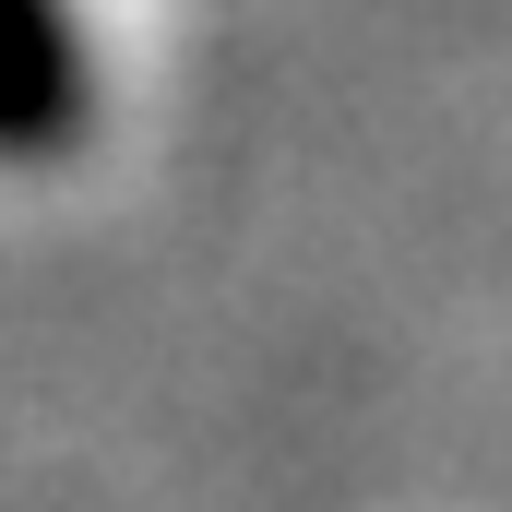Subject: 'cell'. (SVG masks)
Masks as SVG:
<instances>
[{
	"label": "cell",
	"mask_w": 512,
	"mask_h": 512,
	"mask_svg": "<svg viewBox=\"0 0 512 512\" xmlns=\"http://www.w3.org/2000/svg\"><path fill=\"white\" fill-rule=\"evenodd\" d=\"M96 131L84 0H0V167H60Z\"/></svg>",
	"instance_id": "cell-1"
}]
</instances>
